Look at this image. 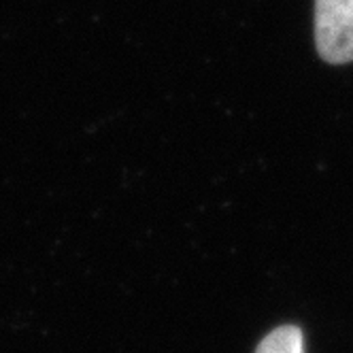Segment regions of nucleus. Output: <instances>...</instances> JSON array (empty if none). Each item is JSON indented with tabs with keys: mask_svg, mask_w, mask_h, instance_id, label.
Returning a JSON list of instances; mask_svg holds the SVG:
<instances>
[{
	"mask_svg": "<svg viewBox=\"0 0 353 353\" xmlns=\"http://www.w3.org/2000/svg\"><path fill=\"white\" fill-rule=\"evenodd\" d=\"M315 47L327 64L353 62V0H315Z\"/></svg>",
	"mask_w": 353,
	"mask_h": 353,
	"instance_id": "obj_1",
	"label": "nucleus"
},
{
	"mask_svg": "<svg viewBox=\"0 0 353 353\" xmlns=\"http://www.w3.org/2000/svg\"><path fill=\"white\" fill-rule=\"evenodd\" d=\"M256 353H305V336L298 325H279L260 341Z\"/></svg>",
	"mask_w": 353,
	"mask_h": 353,
	"instance_id": "obj_2",
	"label": "nucleus"
}]
</instances>
